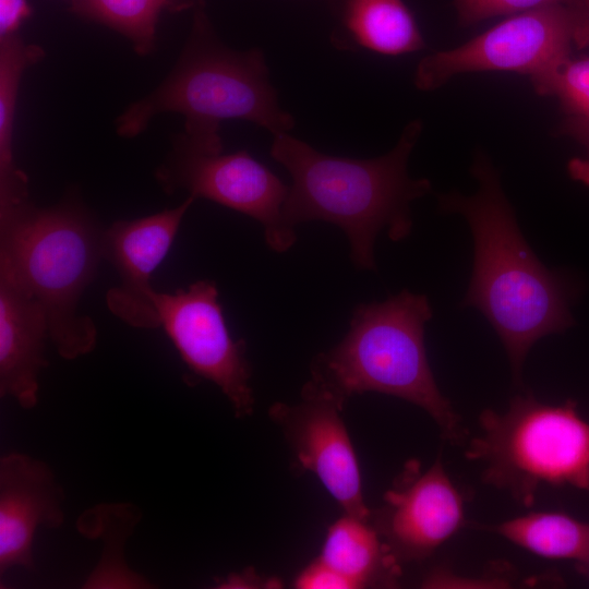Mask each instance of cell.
<instances>
[{
  "label": "cell",
  "instance_id": "6da1fadb",
  "mask_svg": "<svg viewBox=\"0 0 589 589\" xmlns=\"http://www.w3.org/2000/svg\"><path fill=\"white\" fill-rule=\"evenodd\" d=\"M474 194L441 195L440 207L465 217L473 237L474 257L462 301L491 323L507 352L513 380L522 381V368L533 344L573 325L567 297L557 276L539 261L521 235L497 171L483 153L474 157Z\"/></svg>",
  "mask_w": 589,
  "mask_h": 589
},
{
  "label": "cell",
  "instance_id": "7a4b0ae2",
  "mask_svg": "<svg viewBox=\"0 0 589 589\" xmlns=\"http://www.w3.org/2000/svg\"><path fill=\"white\" fill-rule=\"evenodd\" d=\"M421 131V120H412L390 152L371 159L332 156L288 133L274 135L271 156L291 177L283 207L287 226L294 229L311 220L338 226L348 238L353 265L375 271L376 237L385 230L394 242L406 239L412 229L411 202L432 190L428 179L408 173Z\"/></svg>",
  "mask_w": 589,
  "mask_h": 589
},
{
  "label": "cell",
  "instance_id": "3957f363",
  "mask_svg": "<svg viewBox=\"0 0 589 589\" xmlns=\"http://www.w3.org/2000/svg\"><path fill=\"white\" fill-rule=\"evenodd\" d=\"M432 316L426 296L407 289L382 302L359 304L345 337L312 360L308 383L342 408L368 392L404 399L423 409L443 438L464 443L467 430L428 360L424 325Z\"/></svg>",
  "mask_w": 589,
  "mask_h": 589
},
{
  "label": "cell",
  "instance_id": "277c9868",
  "mask_svg": "<svg viewBox=\"0 0 589 589\" xmlns=\"http://www.w3.org/2000/svg\"><path fill=\"white\" fill-rule=\"evenodd\" d=\"M166 111L185 118L184 134L177 144L205 154L223 152L219 127L225 120H247L273 135L288 133L294 125L293 117L278 103L263 52L224 47L203 20H197L171 74L119 116L117 132L136 136L154 116Z\"/></svg>",
  "mask_w": 589,
  "mask_h": 589
},
{
  "label": "cell",
  "instance_id": "5b68a950",
  "mask_svg": "<svg viewBox=\"0 0 589 589\" xmlns=\"http://www.w3.org/2000/svg\"><path fill=\"white\" fill-rule=\"evenodd\" d=\"M103 233L74 202L45 208L31 202L0 216V275L44 306L50 340L67 360L96 346L97 328L79 304L104 260Z\"/></svg>",
  "mask_w": 589,
  "mask_h": 589
},
{
  "label": "cell",
  "instance_id": "8992f818",
  "mask_svg": "<svg viewBox=\"0 0 589 589\" xmlns=\"http://www.w3.org/2000/svg\"><path fill=\"white\" fill-rule=\"evenodd\" d=\"M481 433L465 449L482 481L531 506L543 485L589 491V422L574 400L561 405L517 395L507 410L484 409Z\"/></svg>",
  "mask_w": 589,
  "mask_h": 589
},
{
  "label": "cell",
  "instance_id": "52a82bcc",
  "mask_svg": "<svg viewBox=\"0 0 589 589\" xmlns=\"http://www.w3.org/2000/svg\"><path fill=\"white\" fill-rule=\"evenodd\" d=\"M589 45V9L552 4L514 14L469 41L428 55L417 65L414 85L430 92L459 74L507 71L529 80Z\"/></svg>",
  "mask_w": 589,
  "mask_h": 589
},
{
  "label": "cell",
  "instance_id": "ba28073f",
  "mask_svg": "<svg viewBox=\"0 0 589 589\" xmlns=\"http://www.w3.org/2000/svg\"><path fill=\"white\" fill-rule=\"evenodd\" d=\"M160 327L195 375L216 384L237 418L252 414V371L243 339L229 333L215 281L197 280L185 289L154 292Z\"/></svg>",
  "mask_w": 589,
  "mask_h": 589
},
{
  "label": "cell",
  "instance_id": "9c48e42d",
  "mask_svg": "<svg viewBox=\"0 0 589 589\" xmlns=\"http://www.w3.org/2000/svg\"><path fill=\"white\" fill-rule=\"evenodd\" d=\"M155 175L169 193L187 190L195 199H207L254 218L274 252L288 251L297 240L283 215L289 185L248 152L205 154L176 144L169 160Z\"/></svg>",
  "mask_w": 589,
  "mask_h": 589
},
{
  "label": "cell",
  "instance_id": "30bf717a",
  "mask_svg": "<svg viewBox=\"0 0 589 589\" xmlns=\"http://www.w3.org/2000/svg\"><path fill=\"white\" fill-rule=\"evenodd\" d=\"M370 521L399 564L422 561L464 526L465 498L441 455L426 470L412 459L384 493Z\"/></svg>",
  "mask_w": 589,
  "mask_h": 589
},
{
  "label": "cell",
  "instance_id": "8fae6325",
  "mask_svg": "<svg viewBox=\"0 0 589 589\" xmlns=\"http://www.w3.org/2000/svg\"><path fill=\"white\" fill-rule=\"evenodd\" d=\"M328 395L305 383L301 401L275 402L269 418L281 429L298 466L313 472L344 513L370 520L358 458L340 412Z\"/></svg>",
  "mask_w": 589,
  "mask_h": 589
},
{
  "label": "cell",
  "instance_id": "7c38bea8",
  "mask_svg": "<svg viewBox=\"0 0 589 589\" xmlns=\"http://www.w3.org/2000/svg\"><path fill=\"white\" fill-rule=\"evenodd\" d=\"M195 201L189 195L171 209L133 220H117L103 233V255L116 268L120 284L106 293L109 311L139 329L160 327L151 285L154 271L168 254L181 221Z\"/></svg>",
  "mask_w": 589,
  "mask_h": 589
},
{
  "label": "cell",
  "instance_id": "4fadbf2b",
  "mask_svg": "<svg viewBox=\"0 0 589 589\" xmlns=\"http://www.w3.org/2000/svg\"><path fill=\"white\" fill-rule=\"evenodd\" d=\"M64 493L51 468L12 452L0 459V575L13 567L34 568L38 527L63 524Z\"/></svg>",
  "mask_w": 589,
  "mask_h": 589
},
{
  "label": "cell",
  "instance_id": "5bb4252c",
  "mask_svg": "<svg viewBox=\"0 0 589 589\" xmlns=\"http://www.w3.org/2000/svg\"><path fill=\"white\" fill-rule=\"evenodd\" d=\"M50 339L46 311L39 301L0 275V395L24 409L38 401V376L47 365Z\"/></svg>",
  "mask_w": 589,
  "mask_h": 589
},
{
  "label": "cell",
  "instance_id": "9a60e30c",
  "mask_svg": "<svg viewBox=\"0 0 589 589\" xmlns=\"http://www.w3.org/2000/svg\"><path fill=\"white\" fill-rule=\"evenodd\" d=\"M336 49L368 50L385 56L419 51L424 40L404 0H335Z\"/></svg>",
  "mask_w": 589,
  "mask_h": 589
},
{
  "label": "cell",
  "instance_id": "2e32d148",
  "mask_svg": "<svg viewBox=\"0 0 589 589\" xmlns=\"http://www.w3.org/2000/svg\"><path fill=\"white\" fill-rule=\"evenodd\" d=\"M318 558L357 588L393 587L400 576V564L371 521L347 514L328 528Z\"/></svg>",
  "mask_w": 589,
  "mask_h": 589
},
{
  "label": "cell",
  "instance_id": "e0dca14e",
  "mask_svg": "<svg viewBox=\"0 0 589 589\" xmlns=\"http://www.w3.org/2000/svg\"><path fill=\"white\" fill-rule=\"evenodd\" d=\"M43 57L39 46L17 35L0 39V215L31 203L27 177L14 160L13 123L22 75Z\"/></svg>",
  "mask_w": 589,
  "mask_h": 589
},
{
  "label": "cell",
  "instance_id": "ac0fdd59",
  "mask_svg": "<svg viewBox=\"0 0 589 589\" xmlns=\"http://www.w3.org/2000/svg\"><path fill=\"white\" fill-rule=\"evenodd\" d=\"M482 529L540 557L574 562L589 576V522L560 512H531Z\"/></svg>",
  "mask_w": 589,
  "mask_h": 589
},
{
  "label": "cell",
  "instance_id": "d6986e66",
  "mask_svg": "<svg viewBox=\"0 0 589 589\" xmlns=\"http://www.w3.org/2000/svg\"><path fill=\"white\" fill-rule=\"evenodd\" d=\"M171 0H74L73 9L127 36L141 53L154 47L157 17Z\"/></svg>",
  "mask_w": 589,
  "mask_h": 589
},
{
  "label": "cell",
  "instance_id": "ffe728a7",
  "mask_svg": "<svg viewBox=\"0 0 589 589\" xmlns=\"http://www.w3.org/2000/svg\"><path fill=\"white\" fill-rule=\"evenodd\" d=\"M530 82L537 94L558 98L567 115L565 133L575 136L589 130V57H569Z\"/></svg>",
  "mask_w": 589,
  "mask_h": 589
},
{
  "label": "cell",
  "instance_id": "44dd1931",
  "mask_svg": "<svg viewBox=\"0 0 589 589\" xmlns=\"http://www.w3.org/2000/svg\"><path fill=\"white\" fill-rule=\"evenodd\" d=\"M552 4L588 8V0H454L458 21L462 26L472 25L493 16L514 15Z\"/></svg>",
  "mask_w": 589,
  "mask_h": 589
},
{
  "label": "cell",
  "instance_id": "7402d4cb",
  "mask_svg": "<svg viewBox=\"0 0 589 589\" xmlns=\"http://www.w3.org/2000/svg\"><path fill=\"white\" fill-rule=\"evenodd\" d=\"M298 589H357L356 585L318 557L296 577Z\"/></svg>",
  "mask_w": 589,
  "mask_h": 589
},
{
  "label": "cell",
  "instance_id": "603a6c76",
  "mask_svg": "<svg viewBox=\"0 0 589 589\" xmlns=\"http://www.w3.org/2000/svg\"><path fill=\"white\" fill-rule=\"evenodd\" d=\"M510 581L505 577L496 574H490L489 577L480 578H465L457 575H453L452 572L444 568L434 569L428 576L424 577L421 582L423 588H466V587H483L485 588H504L509 585Z\"/></svg>",
  "mask_w": 589,
  "mask_h": 589
},
{
  "label": "cell",
  "instance_id": "cb8c5ba5",
  "mask_svg": "<svg viewBox=\"0 0 589 589\" xmlns=\"http://www.w3.org/2000/svg\"><path fill=\"white\" fill-rule=\"evenodd\" d=\"M31 13L27 0H0V39L16 35L20 25Z\"/></svg>",
  "mask_w": 589,
  "mask_h": 589
},
{
  "label": "cell",
  "instance_id": "d4e9b609",
  "mask_svg": "<svg viewBox=\"0 0 589 589\" xmlns=\"http://www.w3.org/2000/svg\"><path fill=\"white\" fill-rule=\"evenodd\" d=\"M280 582L275 579H264L255 574L253 568L245 569L239 574H231L218 582V588H278Z\"/></svg>",
  "mask_w": 589,
  "mask_h": 589
},
{
  "label": "cell",
  "instance_id": "484cf974",
  "mask_svg": "<svg viewBox=\"0 0 589 589\" xmlns=\"http://www.w3.org/2000/svg\"><path fill=\"white\" fill-rule=\"evenodd\" d=\"M589 147V130L575 135ZM569 175L574 180L589 185V153L586 158H575L568 164Z\"/></svg>",
  "mask_w": 589,
  "mask_h": 589
},
{
  "label": "cell",
  "instance_id": "4316f807",
  "mask_svg": "<svg viewBox=\"0 0 589 589\" xmlns=\"http://www.w3.org/2000/svg\"><path fill=\"white\" fill-rule=\"evenodd\" d=\"M588 9H589V0H588Z\"/></svg>",
  "mask_w": 589,
  "mask_h": 589
},
{
  "label": "cell",
  "instance_id": "83f0119b",
  "mask_svg": "<svg viewBox=\"0 0 589 589\" xmlns=\"http://www.w3.org/2000/svg\"><path fill=\"white\" fill-rule=\"evenodd\" d=\"M71 1H74V0H71Z\"/></svg>",
  "mask_w": 589,
  "mask_h": 589
}]
</instances>
